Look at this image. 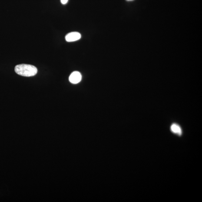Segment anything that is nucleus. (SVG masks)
I'll use <instances>...</instances> for the list:
<instances>
[{
    "label": "nucleus",
    "mask_w": 202,
    "mask_h": 202,
    "mask_svg": "<svg viewBox=\"0 0 202 202\" xmlns=\"http://www.w3.org/2000/svg\"><path fill=\"white\" fill-rule=\"evenodd\" d=\"M15 72L22 76L31 77L37 74L38 69L35 66L28 64H20L17 65L15 68Z\"/></svg>",
    "instance_id": "f257e3e1"
},
{
    "label": "nucleus",
    "mask_w": 202,
    "mask_h": 202,
    "mask_svg": "<svg viewBox=\"0 0 202 202\" xmlns=\"http://www.w3.org/2000/svg\"><path fill=\"white\" fill-rule=\"evenodd\" d=\"M81 35L79 33L72 32L67 34L65 37V39L68 42H72L78 41L81 38Z\"/></svg>",
    "instance_id": "f03ea898"
},
{
    "label": "nucleus",
    "mask_w": 202,
    "mask_h": 202,
    "mask_svg": "<svg viewBox=\"0 0 202 202\" xmlns=\"http://www.w3.org/2000/svg\"><path fill=\"white\" fill-rule=\"evenodd\" d=\"M82 76L81 73L78 71H74L70 75L69 80L72 84H77L81 81Z\"/></svg>",
    "instance_id": "7ed1b4c3"
},
{
    "label": "nucleus",
    "mask_w": 202,
    "mask_h": 202,
    "mask_svg": "<svg viewBox=\"0 0 202 202\" xmlns=\"http://www.w3.org/2000/svg\"><path fill=\"white\" fill-rule=\"evenodd\" d=\"M171 130L172 132L175 134L181 135L182 134V130L181 128L178 125L173 124L171 126Z\"/></svg>",
    "instance_id": "20e7f679"
},
{
    "label": "nucleus",
    "mask_w": 202,
    "mask_h": 202,
    "mask_svg": "<svg viewBox=\"0 0 202 202\" xmlns=\"http://www.w3.org/2000/svg\"><path fill=\"white\" fill-rule=\"evenodd\" d=\"M61 4L65 5L68 2V0H61Z\"/></svg>",
    "instance_id": "39448f33"
},
{
    "label": "nucleus",
    "mask_w": 202,
    "mask_h": 202,
    "mask_svg": "<svg viewBox=\"0 0 202 202\" xmlns=\"http://www.w3.org/2000/svg\"><path fill=\"white\" fill-rule=\"evenodd\" d=\"M127 1H133V0H127Z\"/></svg>",
    "instance_id": "423d86ee"
}]
</instances>
